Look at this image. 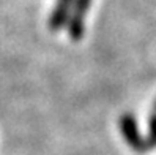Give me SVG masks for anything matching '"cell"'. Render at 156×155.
Segmentation results:
<instances>
[{"label": "cell", "instance_id": "obj_4", "mask_svg": "<svg viewBox=\"0 0 156 155\" xmlns=\"http://www.w3.org/2000/svg\"><path fill=\"white\" fill-rule=\"evenodd\" d=\"M145 147L147 150H151L156 147V111L151 113L148 120V136L145 139Z\"/></svg>", "mask_w": 156, "mask_h": 155}, {"label": "cell", "instance_id": "obj_1", "mask_svg": "<svg viewBox=\"0 0 156 155\" xmlns=\"http://www.w3.org/2000/svg\"><path fill=\"white\" fill-rule=\"evenodd\" d=\"M91 0H74L73 3V10L68 17V35L74 41H79L85 33V16L90 8Z\"/></svg>", "mask_w": 156, "mask_h": 155}, {"label": "cell", "instance_id": "obj_5", "mask_svg": "<svg viewBox=\"0 0 156 155\" xmlns=\"http://www.w3.org/2000/svg\"><path fill=\"white\" fill-rule=\"evenodd\" d=\"M153 111H156V100H154V105H153Z\"/></svg>", "mask_w": 156, "mask_h": 155}, {"label": "cell", "instance_id": "obj_2", "mask_svg": "<svg viewBox=\"0 0 156 155\" xmlns=\"http://www.w3.org/2000/svg\"><path fill=\"white\" fill-rule=\"evenodd\" d=\"M118 125H120V130H122V135L125 141L128 142V146L136 150V152H147V147H145V139L140 136L139 133V127H137V122H136V117L129 113H126L120 117L118 120Z\"/></svg>", "mask_w": 156, "mask_h": 155}, {"label": "cell", "instance_id": "obj_3", "mask_svg": "<svg viewBox=\"0 0 156 155\" xmlns=\"http://www.w3.org/2000/svg\"><path fill=\"white\" fill-rule=\"evenodd\" d=\"M73 3H74V0H57L55 2L49 17V27L52 32H58L68 22V17L73 10Z\"/></svg>", "mask_w": 156, "mask_h": 155}]
</instances>
